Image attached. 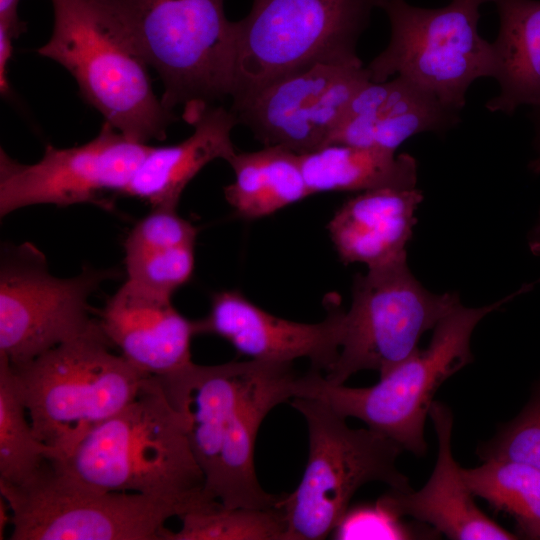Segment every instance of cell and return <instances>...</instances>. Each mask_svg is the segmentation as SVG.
<instances>
[{
  "label": "cell",
  "instance_id": "cell-1",
  "mask_svg": "<svg viewBox=\"0 0 540 540\" xmlns=\"http://www.w3.org/2000/svg\"><path fill=\"white\" fill-rule=\"evenodd\" d=\"M298 377L292 362L256 359L214 366L191 362L157 377L184 419L209 503L279 507L284 494L268 493L258 481L255 442L268 413L295 397Z\"/></svg>",
  "mask_w": 540,
  "mask_h": 540
},
{
  "label": "cell",
  "instance_id": "cell-2",
  "mask_svg": "<svg viewBox=\"0 0 540 540\" xmlns=\"http://www.w3.org/2000/svg\"><path fill=\"white\" fill-rule=\"evenodd\" d=\"M59 470L104 491L142 494L179 512L209 507L204 476L192 453L184 419L156 376L138 395L92 429L64 458Z\"/></svg>",
  "mask_w": 540,
  "mask_h": 540
},
{
  "label": "cell",
  "instance_id": "cell-3",
  "mask_svg": "<svg viewBox=\"0 0 540 540\" xmlns=\"http://www.w3.org/2000/svg\"><path fill=\"white\" fill-rule=\"evenodd\" d=\"M103 17L153 68L161 102L193 125L213 103L231 97L235 41L224 0H93Z\"/></svg>",
  "mask_w": 540,
  "mask_h": 540
},
{
  "label": "cell",
  "instance_id": "cell-4",
  "mask_svg": "<svg viewBox=\"0 0 540 540\" xmlns=\"http://www.w3.org/2000/svg\"><path fill=\"white\" fill-rule=\"evenodd\" d=\"M99 320L82 334L11 366L36 436L67 456L96 426L129 404L147 375L109 349Z\"/></svg>",
  "mask_w": 540,
  "mask_h": 540
},
{
  "label": "cell",
  "instance_id": "cell-5",
  "mask_svg": "<svg viewBox=\"0 0 540 540\" xmlns=\"http://www.w3.org/2000/svg\"><path fill=\"white\" fill-rule=\"evenodd\" d=\"M501 301L479 308L459 303L433 329L426 349H418L368 387L328 382L321 371L299 375L295 397L320 399L345 418L363 421L415 456H425L424 426L434 395L453 374L473 360L471 336Z\"/></svg>",
  "mask_w": 540,
  "mask_h": 540
},
{
  "label": "cell",
  "instance_id": "cell-6",
  "mask_svg": "<svg viewBox=\"0 0 540 540\" xmlns=\"http://www.w3.org/2000/svg\"><path fill=\"white\" fill-rule=\"evenodd\" d=\"M289 403L305 419L308 457L299 485L279 505L287 521L286 540L327 538L367 483L412 489L397 467L404 450L396 442L368 427H349L347 418L320 399L294 397Z\"/></svg>",
  "mask_w": 540,
  "mask_h": 540
},
{
  "label": "cell",
  "instance_id": "cell-7",
  "mask_svg": "<svg viewBox=\"0 0 540 540\" xmlns=\"http://www.w3.org/2000/svg\"><path fill=\"white\" fill-rule=\"evenodd\" d=\"M53 30L38 54L65 67L83 99L131 140L162 141L178 121L154 94L148 66L93 0H51Z\"/></svg>",
  "mask_w": 540,
  "mask_h": 540
},
{
  "label": "cell",
  "instance_id": "cell-8",
  "mask_svg": "<svg viewBox=\"0 0 540 540\" xmlns=\"http://www.w3.org/2000/svg\"><path fill=\"white\" fill-rule=\"evenodd\" d=\"M385 0H253L232 21L235 70L232 100L316 64L362 67L360 36Z\"/></svg>",
  "mask_w": 540,
  "mask_h": 540
},
{
  "label": "cell",
  "instance_id": "cell-9",
  "mask_svg": "<svg viewBox=\"0 0 540 540\" xmlns=\"http://www.w3.org/2000/svg\"><path fill=\"white\" fill-rule=\"evenodd\" d=\"M492 0H451L441 8H421L405 0H385L390 23L386 48L368 64L372 82L402 76L461 111L471 84L495 77L493 44L478 31L480 7Z\"/></svg>",
  "mask_w": 540,
  "mask_h": 540
},
{
  "label": "cell",
  "instance_id": "cell-10",
  "mask_svg": "<svg viewBox=\"0 0 540 540\" xmlns=\"http://www.w3.org/2000/svg\"><path fill=\"white\" fill-rule=\"evenodd\" d=\"M12 513V540H163L179 512L160 500L104 491L65 474L48 460L30 480L0 482Z\"/></svg>",
  "mask_w": 540,
  "mask_h": 540
},
{
  "label": "cell",
  "instance_id": "cell-11",
  "mask_svg": "<svg viewBox=\"0 0 540 540\" xmlns=\"http://www.w3.org/2000/svg\"><path fill=\"white\" fill-rule=\"evenodd\" d=\"M459 303L455 293L424 288L407 260L356 275L351 307L344 311L339 355L325 379L344 384L361 370L388 373L416 352L423 334Z\"/></svg>",
  "mask_w": 540,
  "mask_h": 540
},
{
  "label": "cell",
  "instance_id": "cell-12",
  "mask_svg": "<svg viewBox=\"0 0 540 540\" xmlns=\"http://www.w3.org/2000/svg\"><path fill=\"white\" fill-rule=\"evenodd\" d=\"M109 271L85 267L71 278L52 275L44 255L24 244L5 249L0 267V355L11 366L82 334L94 321L89 298Z\"/></svg>",
  "mask_w": 540,
  "mask_h": 540
},
{
  "label": "cell",
  "instance_id": "cell-13",
  "mask_svg": "<svg viewBox=\"0 0 540 540\" xmlns=\"http://www.w3.org/2000/svg\"><path fill=\"white\" fill-rule=\"evenodd\" d=\"M151 145L129 139L104 122L98 135L71 148L48 145L33 164L0 152V215L27 206L92 203L110 207L107 195H124Z\"/></svg>",
  "mask_w": 540,
  "mask_h": 540
},
{
  "label": "cell",
  "instance_id": "cell-14",
  "mask_svg": "<svg viewBox=\"0 0 540 540\" xmlns=\"http://www.w3.org/2000/svg\"><path fill=\"white\" fill-rule=\"evenodd\" d=\"M369 81L367 67L316 64L232 100L230 110L264 146L302 155L327 145L349 103Z\"/></svg>",
  "mask_w": 540,
  "mask_h": 540
},
{
  "label": "cell",
  "instance_id": "cell-15",
  "mask_svg": "<svg viewBox=\"0 0 540 540\" xmlns=\"http://www.w3.org/2000/svg\"><path fill=\"white\" fill-rule=\"evenodd\" d=\"M327 302L324 320L301 323L268 313L238 290L219 291L209 313L196 320V331L227 340L251 359L293 363L307 358L312 369L327 373L339 355L344 316L335 296Z\"/></svg>",
  "mask_w": 540,
  "mask_h": 540
},
{
  "label": "cell",
  "instance_id": "cell-16",
  "mask_svg": "<svg viewBox=\"0 0 540 540\" xmlns=\"http://www.w3.org/2000/svg\"><path fill=\"white\" fill-rule=\"evenodd\" d=\"M438 451L432 474L419 490L390 489L377 505L395 518H415L453 540H514L518 537L488 517L475 503L462 468L452 454L454 417L445 404L433 401L429 415Z\"/></svg>",
  "mask_w": 540,
  "mask_h": 540
},
{
  "label": "cell",
  "instance_id": "cell-17",
  "mask_svg": "<svg viewBox=\"0 0 540 540\" xmlns=\"http://www.w3.org/2000/svg\"><path fill=\"white\" fill-rule=\"evenodd\" d=\"M459 123L460 111L402 76L383 82L370 80L349 103L327 145L396 152L414 135L446 133Z\"/></svg>",
  "mask_w": 540,
  "mask_h": 540
},
{
  "label": "cell",
  "instance_id": "cell-18",
  "mask_svg": "<svg viewBox=\"0 0 540 540\" xmlns=\"http://www.w3.org/2000/svg\"><path fill=\"white\" fill-rule=\"evenodd\" d=\"M99 323L109 342L147 375L165 376L192 362L196 320L178 312L171 297L125 281L107 301Z\"/></svg>",
  "mask_w": 540,
  "mask_h": 540
},
{
  "label": "cell",
  "instance_id": "cell-19",
  "mask_svg": "<svg viewBox=\"0 0 540 540\" xmlns=\"http://www.w3.org/2000/svg\"><path fill=\"white\" fill-rule=\"evenodd\" d=\"M422 200L416 187L373 189L348 199L327 225L340 260L368 269L407 260L406 246Z\"/></svg>",
  "mask_w": 540,
  "mask_h": 540
},
{
  "label": "cell",
  "instance_id": "cell-20",
  "mask_svg": "<svg viewBox=\"0 0 540 540\" xmlns=\"http://www.w3.org/2000/svg\"><path fill=\"white\" fill-rule=\"evenodd\" d=\"M238 124L233 112L208 107L192 125L194 132L170 146H151L125 191L152 208L176 209L188 183L215 159L228 160L237 152L231 132Z\"/></svg>",
  "mask_w": 540,
  "mask_h": 540
},
{
  "label": "cell",
  "instance_id": "cell-21",
  "mask_svg": "<svg viewBox=\"0 0 540 540\" xmlns=\"http://www.w3.org/2000/svg\"><path fill=\"white\" fill-rule=\"evenodd\" d=\"M499 31L492 42L499 93L487 101L490 112L513 115L517 108L540 107V0H492Z\"/></svg>",
  "mask_w": 540,
  "mask_h": 540
},
{
  "label": "cell",
  "instance_id": "cell-22",
  "mask_svg": "<svg viewBox=\"0 0 540 540\" xmlns=\"http://www.w3.org/2000/svg\"><path fill=\"white\" fill-rule=\"evenodd\" d=\"M311 195L320 192H363L379 188L416 187L418 164L408 153L329 144L299 155Z\"/></svg>",
  "mask_w": 540,
  "mask_h": 540
},
{
  "label": "cell",
  "instance_id": "cell-23",
  "mask_svg": "<svg viewBox=\"0 0 540 540\" xmlns=\"http://www.w3.org/2000/svg\"><path fill=\"white\" fill-rule=\"evenodd\" d=\"M228 163L234 181L224 188L227 202L244 219H257L311 196L300 157L281 146L236 152Z\"/></svg>",
  "mask_w": 540,
  "mask_h": 540
},
{
  "label": "cell",
  "instance_id": "cell-24",
  "mask_svg": "<svg viewBox=\"0 0 540 540\" xmlns=\"http://www.w3.org/2000/svg\"><path fill=\"white\" fill-rule=\"evenodd\" d=\"M474 496L511 515L525 536L540 539V469L512 460L487 459L462 468Z\"/></svg>",
  "mask_w": 540,
  "mask_h": 540
},
{
  "label": "cell",
  "instance_id": "cell-25",
  "mask_svg": "<svg viewBox=\"0 0 540 540\" xmlns=\"http://www.w3.org/2000/svg\"><path fill=\"white\" fill-rule=\"evenodd\" d=\"M8 360L0 355V482L19 485L56 457L35 434Z\"/></svg>",
  "mask_w": 540,
  "mask_h": 540
},
{
  "label": "cell",
  "instance_id": "cell-26",
  "mask_svg": "<svg viewBox=\"0 0 540 540\" xmlns=\"http://www.w3.org/2000/svg\"><path fill=\"white\" fill-rule=\"evenodd\" d=\"M179 518L181 528H167L163 540H286L287 521L280 507L226 508L216 504Z\"/></svg>",
  "mask_w": 540,
  "mask_h": 540
},
{
  "label": "cell",
  "instance_id": "cell-27",
  "mask_svg": "<svg viewBox=\"0 0 540 540\" xmlns=\"http://www.w3.org/2000/svg\"><path fill=\"white\" fill-rule=\"evenodd\" d=\"M127 280L154 294L171 297L193 273L195 244L158 247L125 256Z\"/></svg>",
  "mask_w": 540,
  "mask_h": 540
},
{
  "label": "cell",
  "instance_id": "cell-28",
  "mask_svg": "<svg viewBox=\"0 0 540 540\" xmlns=\"http://www.w3.org/2000/svg\"><path fill=\"white\" fill-rule=\"evenodd\" d=\"M482 461L523 462L540 469V394L510 423L478 449Z\"/></svg>",
  "mask_w": 540,
  "mask_h": 540
},
{
  "label": "cell",
  "instance_id": "cell-29",
  "mask_svg": "<svg viewBox=\"0 0 540 540\" xmlns=\"http://www.w3.org/2000/svg\"><path fill=\"white\" fill-rule=\"evenodd\" d=\"M197 229L180 217L176 209L152 208L129 232L124 242L125 256L158 247L195 244Z\"/></svg>",
  "mask_w": 540,
  "mask_h": 540
},
{
  "label": "cell",
  "instance_id": "cell-30",
  "mask_svg": "<svg viewBox=\"0 0 540 540\" xmlns=\"http://www.w3.org/2000/svg\"><path fill=\"white\" fill-rule=\"evenodd\" d=\"M19 3L20 0H0V25L4 26L14 39L26 30V24L18 16Z\"/></svg>",
  "mask_w": 540,
  "mask_h": 540
},
{
  "label": "cell",
  "instance_id": "cell-31",
  "mask_svg": "<svg viewBox=\"0 0 540 540\" xmlns=\"http://www.w3.org/2000/svg\"><path fill=\"white\" fill-rule=\"evenodd\" d=\"M13 39L9 31L0 25V91L3 95H7L10 91L7 79V66L13 53Z\"/></svg>",
  "mask_w": 540,
  "mask_h": 540
},
{
  "label": "cell",
  "instance_id": "cell-32",
  "mask_svg": "<svg viewBox=\"0 0 540 540\" xmlns=\"http://www.w3.org/2000/svg\"><path fill=\"white\" fill-rule=\"evenodd\" d=\"M534 124L536 126V148L537 156L530 162V169L536 173H540V107H535L533 112Z\"/></svg>",
  "mask_w": 540,
  "mask_h": 540
},
{
  "label": "cell",
  "instance_id": "cell-33",
  "mask_svg": "<svg viewBox=\"0 0 540 540\" xmlns=\"http://www.w3.org/2000/svg\"><path fill=\"white\" fill-rule=\"evenodd\" d=\"M10 510L7 501L1 496L0 497V539H3V530L5 529L8 522H11L8 511Z\"/></svg>",
  "mask_w": 540,
  "mask_h": 540
},
{
  "label": "cell",
  "instance_id": "cell-34",
  "mask_svg": "<svg viewBox=\"0 0 540 540\" xmlns=\"http://www.w3.org/2000/svg\"><path fill=\"white\" fill-rule=\"evenodd\" d=\"M529 245L533 253H540V217L535 229L531 234Z\"/></svg>",
  "mask_w": 540,
  "mask_h": 540
}]
</instances>
